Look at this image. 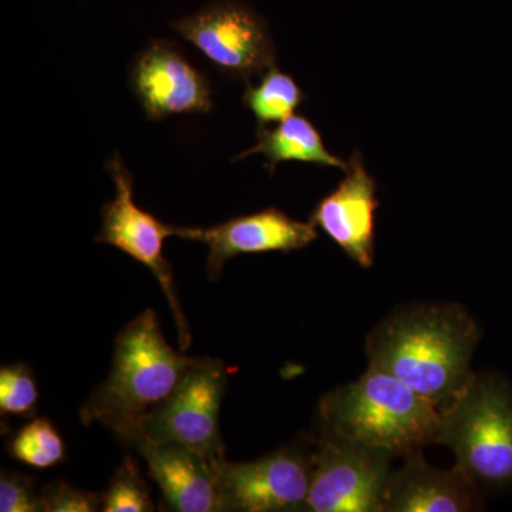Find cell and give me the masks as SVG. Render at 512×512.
Instances as JSON below:
<instances>
[{"label":"cell","instance_id":"cell-1","mask_svg":"<svg viewBox=\"0 0 512 512\" xmlns=\"http://www.w3.org/2000/svg\"><path fill=\"white\" fill-rule=\"evenodd\" d=\"M481 329L461 305H410L383 319L366 342L369 366L382 369L437 409L463 392Z\"/></svg>","mask_w":512,"mask_h":512},{"label":"cell","instance_id":"cell-2","mask_svg":"<svg viewBox=\"0 0 512 512\" xmlns=\"http://www.w3.org/2000/svg\"><path fill=\"white\" fill-rule=\"evenodd\" d=\"M197 359L171 348L157 312L146 309L117 336L109 376L80 410L83 426L103 424L133 447L148 416L177 392Z\"/></svg>","mask_w":512,"mask_h":512},{"label":"cell","instance_id":"cell-3","mask_svg":"<svg viewBox=\"0 0 512 512\" xmlns=\"http://www.w3.org/2000/svg\"><path fill=\"white\" fill-rule=\"evenodd\" d=\"M440 410L402 380L369 366L356 382L325 394L318 434L404 457L436 443Z\"/></svg>","mask_w":512,"mask_h":512},{"label":"cell","instance_id":"cell-4","mask_svg":"<svg viewBox=\"0 0 512 512\" xmlns=\"http://www.w3.org/2000/svg\"><path fill=\"white\" fill-rule=\"evenodd\" d=\"M437 444L456 456V466L483 490L512 487V386L493 373H474L441 410Z\"/></svg>","mask_w":512,"mask_h":512},{"label":"cell","instance_id":"cell-5","mask_svg":"<svg viewBox=\"0 0 512 512\" xmlns=\"http://www.w3.org/2000/svg\"><path fill=\"white\" fill-rule=\"evenodd\" d=\"M315 439H298L249 463L215 461L222 511L305 510L311 490Z\"/></svg>","mask_w":512,"mask_h":512},{"label":"cell","instance_id":"cell-6","mask_svg":"<svg viewBox=\"0 0 512 512\" xmlns=\"http://www.w3.org/2000/svg\"><path fill=\"white\" fill-rule=\"evenodd\" d=\"M315 439L306 512H384L394 456L336 437Z\"/></svg>","mask_w":512,"mask_h":512},{"label":"cell","instance_id":"cell-7","mask_svg":"<svg viewBox=\"0 0 512 512\" xmlns=\"http://www.w3.org/2000/svg\"><path fill=\"white\" fill-rule=\"evenodd\" d=\"M107 171L116 185V195L101 210L103 225L96 242L116 247L150 269L173 312L181 349H188L191 345L190 326L175 289L173 269L163 251L165 238L174 237L175 227L164 224L150 212L138 207L134 201L133 178L119 154L110 158Z\"/></svg>","mask_w":512,"mask_h":512},{"label":"cell","instance_id":"cell-8","mask_svg":"<svg viewBox=\"0 0 512 512\" xmlns=\"http://www.w3.org/2000/svg\"><path fill=\"white\" fill-rule=\"evenodd\" d=\"M221 72L251 80L275 66L274 40L255 10L237 0H218L173 23Z\"/></svg>","mask_w":512,"mask_h":512},{"label":"cell","instance_id":"cell-9","mask_svg":"<svg viewBox=\"0 0 512 512\" xmlns=\"http://www.w3.org/2000/svg\"><path fill=\"white\" fill-rule=\"evenodd\" d=\"M225 387L224 365L218 360L198 357L177 392L148 416L137 441L180 444L212 461L221 460L225 457L220 433Z\"/></svg>","mask_w":512,"mask_h":512},{"label":"cell","instance_id":"cell-10","mask_svg":"<svg viewBox=\"0 0 512 512\" xmlns=\"http://www.w3.org/2000/svg\"><path fill=\"white\" fill-rule=\"evenodd\" d=\"M174 237L200 241L210 248L208 275L217 281L235 256L296 251L309 247L319 234L311 221H296L281 210L266 208L211 228H175Z\"/></svg>","mask_w":512,"mask_h":512},{"label":"cell","instance_id":"cell-11","mask_svg":"<svg viewBox=\"0 0 512 512\" xmlns=\"http://www.w3.org/2000/svg\"><path fill=\"white\" fill-rule=\"evenodd\" d=\"M346 177L316 205L309 221L362 268L375 265L376 180L367 173L362 154H353Z\"/></svg>","mask_w":512,"mask_h":512},{"label":"cell","instance_id":"cell-12","mask_svg":"<svg viewBox=\"0 0 512 512\" xmlns=\"http://www.w3.org/2000/svg\"><path fill=\"white\" fill-rule=\"evenodd\" d=\"M131 83L148 119L212 109L207 80L168 42H153L140 53L131 70Z\"/></svg>","mask_w":512,"mask_h":512},{"label":"cell","instance_id":"cell-13","mask_svg":"<svg viewBox=\"0 0 512 512\" xmlns=\"http://www.w3.org/2000/svg\"><path fill=\"white\" fill-rule=\"evenodd\" d=\"M478 487L464 471L439 470L424 460L421 450L404 456L392 470L384 493V512H473L483 510Z\"/></svg>","mask_w":512,"mask_h":512},{"label":"cell","instance_id":"cell-14","mask_svg":"<svg viewBox=\"0 0 512 512\" xmlns=\"http://www.w3.org/2000/svg\"><path fill=\"white\" fill-rule=\"evenodd\" d=\"M131 450L146 460L148 476L156 481L168 510L222 511L217 467L211 458L180 444L147 440L137 441Z\"/></svg>","mask_w":512,"mask_h":512},{"label":"cell","instance_id":"cell-15","mask_svg":"<svg viewBox=\"0 0 512 512\" xmlns=\"http://www.w3.org/2000/svg\"><path fill=\"white\" fill-rule=\"evenodd\" d=\"M264 154L268 160L269 173H274L276 165L285 161H301L320 165V167L342 168L348 170L349 161L342 160L330 153L318 128L305 116H293L281 121L275 128L261 127L254 147L239 154L235 160Z\"/></svg>","mask_w":512,"mask_h":512},{"label":"cell","instance_id":"cell-16","mask_svg":"<svg viewBox=\"0 0 512 512\" xmlns=\"http://www.w3.org/2000/svg\"><path fill=\"white\" fill-rule=\"evenodd\" d=\"M303 100L305 93L295 79L275 66L262 74L258 86H249L244 94L245 106L254 114L259 128L293 116Z\"/></svg>","mask_w":512,"mask_h":512},{"label":"cell","instance_id":"cell-17","mask_svg":"<svg viewBox=\"0 0 512 512\" xmlns=\"http://www.w3.org/2000/svg\"><path fill=\"white\" fill-rule=\"evenodd\" d=\"M8 450L15 460L37 470L55 467L66 457L62 436L46 419L26 424L10 441Z\"/></svg>","mask_w":512,"mask_h":512},{"label":"cell","instance_id":"cell-18","mask_svg":"<svg viewBox=\"0 0 512 512\" xmlns=\"http://www.w3.org/2000/svg\"><path fill=\"white\" fill-rule=\"evenodd\" d=\"M104 512L154 511L150 488L141 476L140 468L131 457H126L111 478L109 488L103 494Z\"/></svg>","mask_w":512,"mask_h":512},{"label":"cell","instance_id":"cell-19","mask_svg":"<svg viewBox=\"0 0 512 512\" xmlns=\"http://www.w3.org/2000/svg\"><path fill=\"white\" fill-rule=\"evenodd\" d=\"M39 402L33 373L22 363L0 369V412L3 416L32 417Z\"/></svg>","mask_w":512,"mask_h":512},{"label":"cell","instance_id":"cell-20","mask_svg":"<svg viewBox=\"0 0 512 512\" xmlns=\"http://www.w3.org/2000/svg\"><path fill=\"white\" fill-rule=\"evenodd\" d=\"M43 512H93L103 508V494L89 493L64 481L50 483L40 493Z\"/></svg>","mask_w":512,"mask_h":512},{"label":"cell","instance_id":"cell-21","mask_svg":"<svg viewBox=\"0 0 512 512\" xmlns=\"http://www.w3.org/2000/svg\"><path fill=\"white\" fill-rule=\"evenodd\" d=\"M0 511L37 512L42 511L40 495L28 476L3 471L0 477Z\"/></svg>","mask_w":512,"mask_h":512}]
</instances>
